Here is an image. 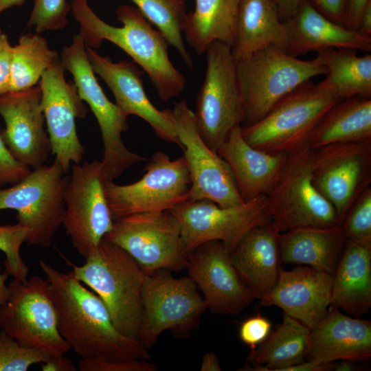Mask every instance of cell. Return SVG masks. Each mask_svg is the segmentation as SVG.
Instances as JSON below:
<instances>
[{"label":"cell","mask_w":371,"mask_h":371,"mask_svg":"<svg viewBox=\"0 0 371 371\" xmlns=\"http://www.w3.org/2000/svg\"><path fill=\"white\" fill-rule=\"evenodd\" d=\"M39 265L50 284L59 332L81 359H150L148 349L139 339L115 327L106 306L93 291L43 260Z\"/></svg>","instance_id":"obj_1"},{"label":"cell","mask_w":371,"mask_h":371,"mask_svg":"<svg viewBox=\"0 0 371 371\" xmlns=\"http://www.w3.org/2000/svg\"><path fill=\"white\" fill-rule=\"evenodd\" d=\"M71 5L87 47L97 49L106 40L121 48L147 74L163 101L182 93L186 80L170 59L167 39L136 7L120 5L116 15L122 26L115 27L101 19L87 0H73Z\"/></svg>","instance_id":"obj_2"},{"label":"cell","mask_w":371,"mask_h":371,"mask_svg":"<svg viewBox=\"0 0 371 371\" xmlns=\"http://www.w3.org/2000/svg\"><path fill=\"white\" fill-rule=\"evenodd\" d=\"M71 266L69 273L99 296L115 327L139 339L146 273L133 258L104 238L82 265Z\"/></svg>","instance_id":"obj_3"},{"label":"cell","mask_w":371,"mask_h":371,"mask_svg":"<svg viewBox=\"0 0 371 371\" xmlns=\"http://www.w3.org/2000/svg\"><path fill=\"white\" fill-rule=\"evenodd\" d=\"M243 104L241 127L261 120L282 98L311 78L326 74L318 57L301 60L270 46L236 61Z\"/></svg>","instance_id":"obj_4"},{"label":"cell","mask_w":371,"mask_h":371,"mask_svg":"<svg viewBox=\"0 0 371 371\" xmlns=\"http://www.w3.org/2000/svg\"><path fill=\"white\" fill-rule=\"evenodd\" d=\"M338 100L320 82L311 80L278 102L261 120L242 127L245 140L269 153L297 150L306 146L313 130Z\"/></svg>","instance_id":"obj_5"},{"label":"cell","mask_w":371,"mask_h":371,"mask_svg":"<svg viewBox=\"0 0 371 371\" xmlns=\"http://www.w3.org/2000/svg\"><path fill=\"white\" fill-rule=\"evenodd\" d=\"M313 157L314 150L307 145L288 153L266 194L270 222L280 233L299 227L341 224L333 206L313 185Z\"/></svg>","instance_id":"obj_6"},{"label":"cell","mask_w":371,"mask_h":371,"mask_svg":"<svg viewBox=\"0 0 371 371\" xmlns=\"http://www.w3.org/2000/svg\"><path fill=\"white\" fill-rule=\"evenodd\" d=\"M142 308L138 338L149 349L166 330L177 339L188 337L207 306L189 276L176 278L170 270L158 269L145 275Z\"/></svg>","instance_id":"obj_7"},{"label":"cell","mask_w":371,"mask_h":371,"mask_svg":"<svg viewBox=\"0 0 371 371\" xmlns=\"http://www.w3.org/2000/svg\"><path fill=\"white\" fill-rule=\"evenodd\" d=\"M69 175L54 160L32 169L19 182L0 188V211H16L17 223L28 230L27 243L49 247L63 224Z\"/></svg>","instance_id":"obj_8"},{"label":"cell","mask_w":371,"mask_h":371,"mask_svg":"<svg viewBox=\"0 0 371 371\" xmlns=\"http://www.w3.org/2000/svg\"><path fill=\"white\" fill-rule=\"evenodd\" d=\"M206 69L196 101V129L214 152L243 121V104L232 47L220 41L205 51Z\"/></svg>","instance_id":"obj_9"},{"label":"cell","mask_w":371,"mask_h":371,"mask_svg":"<svg viewBox=\"0 0 371 371\" xmlns=\"http://www.w3.org/2000/svg\"><path fill=\"white\" fill-rule=\"evenodd\" d=\"M60 60L63 69L71 74L80 98L89 104L99 125L104 146L101 161L107 179L113 181L129 167L146 160L124 145L122 134L128 128L127 116L108 99L99 85L80 34L74 35L71 45L63 47Z\"/></svg>","instance_id":"obj_10"},{"label":"cell","mask_w":371,"mask_h":371,"mask_svg":"<svg viewBox=\"0 0 371 371\" xmlns=\"http://www.w3.org/2000/svg\"><path fill=\"white\" fill-rule=\"evenodd\" d=\"M8 300L0 305V328L20 344L51 356L65 355L71 348L60 335L50 284L33 276L26 282L14 279Z\"/></svg>","instance_id":"obj_11"},{"label":"cell","mask_w":371,"mask_h":371,"mask_svg":"<svg viewBox=\"0 0 371 371\" xmlns=\"http://www.w3.org/2000/svg\"><path fill=\"white\" fill-rule=\"evenodd\" d=\"M137 181L118 185L106 181L105 195L114 220L130 214L169 211L188 201L190 177L183 156L172 160L157 151Z\"/></svg>","instance_id":"obj_12"},{"label":"cell","mask_w":371,"mask_h":371,"mask_svg":"<svg viewBox=\"0 0 371 371\" xmlns=\"http://www.w3.org/2000/svg\"><path fill=\"white\" fill-rule=\"evenodd\" d=\"M104 238L118 245L146 273L186 269V251L179 225L169 211L137 213L113 221Z\"/></svg>","instance_id":"obj_13"},{"label":"cell","mask_w":371,"mask_h":371,"mask_svg":"<svg viewBox=\"0 0 371 371\" xmlns=\"http://www.w3.org/2000/svg\"><path fill=\"white\" fill-rule=\"evenodd\" d=\"M70 170L62 225L73 247L87 258L113 227L105 195L109 180L102 161L98 159L74 164Z\"/></svg>","instance_id":"obj_14"},{"label":"cell","mask_w":371,"mask_h":371,"mask_svg":"<svg viewBox=\"0 0 371 371\" xmlns=\"http://www.w3.org/2000/svg\"><path fill=\"white\" fill-rule=\"evenodd\" d=\"M169 212L179 225L188 254L199 245L212 240L223 243L232 253L251 229L270 221L265 194L229 207L207 199L188 201Z\"/></svg>","instance_id":"obj_15"},{"label":"cell","mask_w":371,"mask_h":371,"mask_svg":"<svg viewBox=\"0 0 371 371\" xmlns=\"http://www.w3.org/2000/svg\"><path fill=\"white\" fill-rule=\"evenodd\" d=\"M314 150L313 183L340 223L371 181V141L328 144Z\"/></svg>","instance_id":"obj_16"},{"label":"cell","mask_w":371,"mask_h":371,"mask_svg":"<svg viewBox=\"0 0 371 371\" xmlns=\"http://www.w3.org/2000/svg\"><path fill=\"white\" fill-rule=\"evenodd\" d=\"M172 111L190 177L188 201L207 199L225 207L245 203L227 164L200 136L187 101L175 102Z\"/></svg>","instance_id":"obj_17"},{"label":"cell","mask_w":371,"mask_h":371,"mask_svg":"<svg viewBox=\"0 0 371 371\" xmlns=\"http://www.w3.org/2000/svg\"><path fill=\"white\" fill-rule=\"evenodd\" d=\"M64 71L58 58L44 71L38 85L51 153L68 173L71 164L80 163L85 153L77 134L76 120L84 118L87 109L74 82L66 81Z\"/></svg>","instance_id":"obj_18"},{"label":"cell","mask_w":371,"mask_h":371,"mask_svg":"<svg viewBox=\"0 0 371 371\" xmlns=\"http://www.w3.org/2000/svg\"><path fill=\"white\" fill-rule=\"evenodd\" d=\"M186 269L202 291L207 309L214 313L238 315L254 300L232 263L231 253L218 240L197 247L189 254Z\"/></svg>","instance_id":"obj_19"},{"label":"cell","mask_w":371,"mask_h":371,"mask_svg":"<svg viewBox=\"0 0 371 371\" xmlns=\"http://www.w3.org/2000/svg\"><path fill=\"white\" fill-rule=\"evenodd\" d=\"M41 95L39 85L0 95V115L5 125L1 136L12 155L31 169L45 164L52 152Z\"/></svg>","instance_id":"obj_20"},{"label":"cell","mask_w":371,"mask_h":371,"mask_svg":"<svg viewBox=\"0 0 371 371\" xmlns=\"http://www.w3.org/2000/svg\"><path fill=\"white\" fill-rule=\"evenodd\" d=\"M88 57L95 74L107 85L115 104L127 117L136 115L146 121L155 133L166 142L181 148L179 141L172 109L159 110L148 99L142 73L133 61L113 62L87 47Z\"/></svg>","instance_id":"obj_21"},{"label":"cell","mask_w":371,"mask_h":371,"mask_svg":"<svg viewBox=\"0 0 371 371\" xmlns=\"http://www.w3.org/2000/svg\"><path fill=\"white\" fill-rule=\"evenodd\" d=\"M333 274L309 267L290 271L280 269L278 280L260 301L263 306H276L313 329L330 306Z\"/></svg>","instance_id":"obj_22"},{"label":"cell","mask_w":371,"mask_h":371,"mask_svg":"<svg viewBox=\"0 0 371 371\" xmlns=\"http://www.w3.org/2000/svg\"><path fill=\"white\" fill-rule=\"evenodd\" d=\"M371 357V322L354 318L330 306L311 330L306 357L309 361L330 363L347 359L357 362Z\"/></svg>","instance_id":"obj_23"},{"label":"cell","mask_w":371,"mask_h":371,"mask_svg":"<svg viewBox=\"0 0 371 371\" xmlns=\"http://www.w3.org/2000/svg\"><path fill=\"white\" fill-rule=\"evenodd\" d=\"M217 153L229 167L244 202L269 192L288 155L252 147L245 140L241 126L232 129Z\"/></svg>","instance_id":"obj_24"},{"label":"cell","mask_w":371,"mask_h":371,"mask_svg":"<svg viewBox=\"0 0 371 371\" xmlns=\"http://www.w3.org/2000/svg\"><path fill=\"white\" fill-rule=\"evenodd\" d=\"M284 25L287 36L285 52L292 56L326 48L371 52V36L331 21L308 0H303L295 15Z\"/></svg>","instance_id":"obj_25"},{"label":"cell","mask_w":371,"mask_h":371,"mask_svg":"<svg viewBox=\"0 0 371 371\" xmlns=\"http://www.w3.org/2000/svg\"><path fill=\"white\" fill-rule=\"evenodd\" d=\"M280 232L269 221L247 232L231 253L232 263L254 299L275 285L280 271Z\"/></svg>","instance_id":"obj_26"},{"label":"cell","mask_w":371,"mask_h":371,"mask_svg":"<svg viewBox=\"0 0 371 371\" xmlns=\"http://www.w3.org/2000/svg\"><path fill=\"white\" fill-rule=\"evenodd\" d=\"M330 306L354 315L371 307V247L346 240L333 274Z\"/></svg>","instance_id":"obj_27"},{"label":"cell","mask_w":371,"mask_h":371,"mask_svg":"<svg viewBox=\"0 0 371 371\" xmlns=\"http://www.w3.org/2000/svg\"><path fill=\"white\" fill-rule=\"evenodd\" d=\"M345 241L341 224L328 227L293 228L280 234L281 261L333 274Z\"/></svg>","instance_id":"obj_28"},{"label":"cell","mask_w":371,"mask_h":371,"mask_svg":"<svg viewBox=\"0 0 371 371\" xmlns=\"http://www.w3.org/2000/svg\"><path fill=\"white\" fill-rule=\"evenodd\" d=\"M287 36L273 0H240L232 53L238 61L263 48L286 50Z\"/></svg>","instance_id":"obj_29"},{"label":"cell","mask_w":371,"mask_h":371,"mask_svg":"<svg viewBox=\"0 0 371 371\" xmlns=\"http://www.w3.org/2000/svg\"><path fill=\"white\" fill-rule=\"evenodd\" d=\"M371 141V98L354 96L337 102L311 133L312 149L336 143Z\"/></svg>","instance_id":"obj_30"},{"label":"cell","mask_w":371,"mask_h":371,"mask_svg":"<svg viewBox=\"0 0 371 371\" xmlns=\"http://www.w3.org/2000/svg\"><path fill=\"white\" fill-rule=\"evenodd\" d=\"M240 0H195L185 17L183 35L195 52L203 54L214 41L233 45Z\"/></svg>","instance_id":"obj_31"},{"label":"cell","mask_w":371,"mask_h":371,"mask_svg":"<svg viewBox=\"0 0 371 371\" xmlns=\"http://www.w3.org/2000/svg\"><path fill=\"white\" fill-rule=\"evenodd\" d=\"M311 329L298 320L284 314L276 330L255 349L248 359L253 366L241 370L284 371L303 362L310 343Z\"/></svg>","instance_id":"obj_32"},{"label":"cell","mask_w":371,"mask_h":371,"mask_svg":"<svg viewBox=\"0 0 371 371\" xmlns=\"http://www.w3.org/2000/svg\"><path fill=\"white\" fill-rule=\"evenodd\" d=\"M327 69L321 82L338 101L354 96L371 98V55H357L348 48H326L317 52Z\"/></svg>","instance_id":"obj_33"},{"label":"cell","mask_w":371,"mask_h":371,"mask_svg":"<svg viewBox=\"0 0 371 371\" xmlns=\"http://www.w3.org/2000/svg\"><path fill=\"white\" fill-rule=\"evenodd\" d=\"M58 58L57 52L51 49L39 34L22 35L12 49L10 92L36 85L44 71Z\"/></svg>","instance_id":"obj_34"},{"label":"cell","mask_w":371,"mask_h":371,"mask_svg":"<svg viewBox=\"0 0 371 371\" xmlns=\"http://www.w3.org/2000/svg\"><path fill=\"white\" fill-rule=\"evenodd\" d=\"M144 17L166 37L177 51L185 64L193 67L183 35L187 14L185 0H131Z\"/></svg>","instance_id":"obj_35"},{"label":"cell","mask_w":371,"mask_h":371,"mask_svg":"<svg viewBox=\"0 0 371 371\" xmlns=\"http://www.w3.org/2000/svg\"><path fill=\"white\" fill-rule=\"evenodd\" d=\"M27 228L19 223L0 225V251L5 255V272L21 282H26L29 268L24 262L20 249L27 241Z\"/></svg>","instance_id":"obj_36"},{"label":"cell","mask_w":371,"mask_h":371,"mask_svg":"<svg viewBox=\"0 0 371 371\" xmlns=\"http://www.w3.org/2000/svg\"><path fill=\"white\" fill-rule=\"evenodd\" d=\"M346 240L371 247V188H367L350 206L341 223Z\"/></svg>","instance_id":"obj_37"},{"label":"cell","mask_w":371,"mask_h":371,"mask_svg":"<svg viewBox=\"0 0 371 371\" xmlns=\"http://www.w3.org/2000/svg\"><path fill=\"white\" fill-rule=\"evenodd\" d=\"M51 355L38 348L20 344L5 331H0V371H27L45 362Z\"/></svg>","instance_id":"obj_38"},{"label":"cell","mask_w":371,"mask_h":371,"mask_svg":"<svg viewBox=\"0 0 371 371\" xmlns=\"http://www.w3.org/2000/svg\"><path fill=\"white\" fill-rule=\"evenodd\" d=\"M71 10L67 0H34L27 26L34 27L37 34L63 29L67 25Z\"/></svg>","instance_id":"obj_39"},{"label":"cell","mask_w":371,"mask_h":371,"mask_svg":"<svg viewBox=\"0 0 371 371\" xmlns=\"http://www.w3.org/2000/svg\"><path fill=\"white\" fill-rule=\"evenodd\" d=\"M80 371H157L155 364L148 359L131 360H85L78 363Z\"/></svg>","instance_id":"obj_40"},{"label":"cell","mask_w":371,"mask_h":371,"mask_svg":"<svg viewBox=\"0 0 371 371\" xmlns=\"http://www.w3.org/2000/svg\"><path fill=\"white\" fill-rule=\"evenodd\" d=\"M31 170L12 155L0 134V188L17 183Z\"/></svg>","instance_id":"obj_41"},{"label":"cell","mask_w":371,"mask_h":371,"mask_svg":"<svg viewBox=\"0 0 371 371\" xmlns=\"http://www.w3.org/2000/svg\"><path fill=\"white\" fill-rule=\"evenodd\" d=\"M271 326V323L267 318L257 315L241 324L239 337L251 350H254L267 338Z\"/></svg>","instance_id":"obj_42"},{"label":"cell","mask_w":371,"mask_h":371,"mask_svg":"<svg viewBox=\"0 0 371 371\" xmlns=\"http://www.w3.org/2000/svg\"><path fill=\"white\" fill-rule=\"evenodd\" d=\"M323 15L331 21L344 25L348 0H308Z\"/></svg>","instance_id":"obj_43"},{"label":"cell","mask_w":371,"mask_h":371,"mask_svg":"<svg viewBox=\"0 0 371 371\" xmlns=\"http://www.w3.org/2000/svg\"><path fill=\"white\" fill-rule=\"evenodd\" d=\"M12 49V46L8 41L0 50V95L10 92Z\"/></svg>","instance_id":"obj_44"},{"label":"cell","mask_w":371,"mask_h":371,"mask_svg":"<svg viewBox=\"0 0 371 371\" xmlns=\"http://www.w3.org/2000/svg\"><path fill=\"white\" fill-rule=\"evenodd\" d=\"M370 3L371 0H348L345 26L357 31L361 16Z\"/></svg>","instance_id":"obj_45"},{"label":"cell","mask_w":371,"mask_h":371,"mask_svg":"<svg viewBox=\"0 0 371 371\" xmlns=\"http://www.w3.org/2000/svg\"><path fill=\"white\" fill-rule=\"evenodd\" d=\"M43 371H76V367L74 363L65 355L50 356L44 363H41Z\"/></svg>","instance_id":"obj_46"},{"label":"cell","mask_w":371,"mask_h":371,"mask_svg":"<svg viewBox=\"0 0 371 371\" xmlns=\"http://www.w3.org/2000/svg\"><path fill=\"white\" fill-rule=\"evenodd\" d=\"M277 7L280 18L285 22L296 13L303 0H273Z\"/></svg>","instance_id":"obj_47"},{"label":"cell","mask_w":371,"mask_h":371,"mask_svg":"<svg viewBox=\"0 0 371 371\" xmlns=\"http://www.w3.org/2000/svg\"><path fill=\"white\" fill-rule=\"evenodd\" d=\"M201 371H221V368L218 357L215 352H206L202 358Z\"/></svg>","instance_id":"obj_48"},{"label":"cell","mask_w":371,"mask_h":371,"mask_svg":"<svg viewBox=\"0 0 371 371\" xmlns=\"http://www.w3.org/2000/svg\"><path fill=\"white\" fill-rule=\"evenodd\" d=\"M357 31L371 36V3L366 6L361 16Z\"/></svg>","instance_id":"obj_49"},{"label":"cell","mask_w":371,"mask_h":371,"mask_svg":"<svg viewBox=\"0 0 371 371\" xmlns=\"http://www.w3.org/2000/svg\"><path fill=\"white\" fill-rule=\"evenodd\" d=\"M8 275L4 271L1 273L0 267V305L3 304L8 298L10 294V289L5 282Z\"/></svg>","instance_id":"obj_50"},{"label":"cell","mask_w":371,"mask_h":371,"mask_svg":"<svg viewBox=\"0 0 371 371\" xmlns=\"http://www.w3.org/2000/svg\"><path fill=\"white\" fill-rule=\"evenodd\" d=\"M355 368V362L352 361L342 359L341 362L335 363L333 370L336 371H350Z\"/></svg>","instance_id":"obj_51"},{"label":"cell","mask_w":371,"mask_h":371,"mask_svg":"<svg viewBox=\"0 0 371 371\" xmlns=\"http://www.w3.org/2000/svg\"><path fill=\"white\" fill-rule=\"evenodd\" d=\"M25 0H0V13L12 6L21 5Z\"/></svg>","instance_id":"obj_52"},{"label":"cell","mask_w":371,"mask_h":371,"mask_svg":"<svg viewBox=\"0 0 371 371\" xmlns=\"http://www.w3.org/2000/svg\"><path fill=\"white\" fill-rule=\"evenodd\" d=\"M8 41V36L5 34H2L0 36V50Z\"/></svg>","instance_id":"obj_53"},{"label":"cell","mask_w":371,"mask_h":371,"mask_svg":"<svg viewBox=\"0 0 371 371\" xmlns=\"http://www.w3.org/2000/svg\"><path fill=\"white\" fill-rule=\"evenodd\" d=\"M3 33L1 32V30H0V36Z\"/></svg>","instance_id":"obj_54"}]
</instances>
